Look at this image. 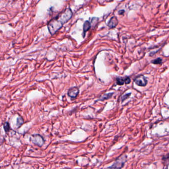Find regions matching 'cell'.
Instances as JSON below:
<instances>
[{
	"mask_svg": "<svg viewBox=\"0 0 169 169\" xmlns=\"http://www.w3.org/2000/svg\"><path fill=\"white\" fill-rule=\"evenodd\" d=\"M131 94H132L130 93H128V94H125L123 95V96H121V97L120 98V99H119L120 101L122 102H124V101L128 99L130 97Z\"/></svg>",
	"mask_w": 169,
	"mask_h": 169,
	"instance_id": "cell-10",
	"label": "cell"
},
{
	"mask_svg": "<svg viewBox=\"0 0 169 169\" xmlns=\"http://www.w3.org/2000/svg\"><path fill=\"white\" fill-rule=\"evenodd\" d=\"M32 141L34 144L39 146H41L43 145L44 143V139L41 135H35L32 136Z\"/></svg>",
	"mask_w": 169,
	"mask_h": 169,
	"instance_id": "cell-4",
	"label": "cell"
},
{
	"mask_svg": "<svg viewBox=\"0 0 169 169\" xmlns=\"http://www.w3.org/2000/svg\"><path fill=\"white\" fill-rule=\"evenodd\" d=\"M114 93H108V94H106L104 95L100 99V101H104V100H108L110 98H111L112 96L113 95Z\"/></svg>",
	"mask_w": 169,
	"mask_h": 169,
	"instance_id": "cell-9",
	"label": "cell"
},
{
	"mask_svg": "<svg viewBox=\"0 0 169 169\" xmlns=\"http://www.w3.org/2000/svg\"><path fill=\"white\" fill-rule=\"evenodd\" d=\"M162 59L161 58H157V59H154L151 61V63L154 64H159L162 63Z\"/></svg>",
	"mask_w": 169,
	"mask_h": 169,
	"instance_id": "cell-11",
	"label": "cell"
},
{
	"mask_svg": "<svg viewBox=\"0 0 169 169\" xmlns=\"http://www.w3.org/2000/svg\"><path fill=\"white\" fill-rule=\"evenodd\" d=\"M131 80L129 77H125L124 78L122 77H118L116 79V83L118 85H123L124 84H129L131 83Z\"/></svg>",
	"mask_w": 169,
	"mask_h": 169,
	"instance_id": "cell-5",
	"label": "cell"
},
{
	"mask_svg": "<svg viewBox=\"0 0 169 169\" xmlns=\"http://www.w3.org/2000/svg\"><path fill=\"white\" fill-rule=\"evenodd\" d=\"M4 130H5L6 132H8L10 131V124L8 122H6L4 124Z\"/></svg>",
	"mask_w": 169,
	"mask_h": 169,
	"instance_id": "cell-13",
	"label": "cell"
},
{
	"mask_svg": "<svg viewBox=\"0 0 169 169\" xmlns=\"http://www.w3.org/2000/svg\"><path fill=\"white\" fill-rule=\"evenodd\" d=\"M135 82L137 86L140 87H145L147 84V80L143 75L137 77L135 79Z\"/></svg>",
	"mask_w": 169,
	"mask_h": 169,
	"instance_id": "cell-3",
	"label": "cell"
},
{
	"mask_svg": "<svg viewBox=\"0 0 169 169\" xmlns=\"http://www.w3.org/2000/svg\"><path fill=\"white\" fill-rule=\"evenodd\" d=\"M126 160V155L123 156L120 158H119L114 163V164L112 166V167H110V169H118L121 168L123 166L124 163H125Z\"/></svg>",
	"mask_w": 169,
	"mask_h": 169,
	"instance_id": "cell-2",
	"label": "cell"
},
{
	"mask_svg": "<svg viewBox=\"0 0 169 169\" xmlns=\"http://www.w3.org/2000/svg\"><path fill=\"white\" fill-rule=\"evenodd\" d=\"M124 13V10H120L118 11V14L119 15H122L123 13Z\"/></svg>",
	"mask_w": 169,
	"mask_h": 169,
	"instance_id": "cell-14",
	"label": "cell"
},
{
	"mask_svg": "<svg viewBox=\"0 0 169 169\" xmlns=\"http://www.w3.org/2000/svg\"><path fill=\"white\" fill-rule=\"evenodd\" d=\"M24 123V121L23 119L21 117H18L17 119V127L19 128Z\"/></svg>",
	"mask_w": 169,
	"mask_h": 169,
	"instance_id": "cell-12",
	"label": "cell"
},
{
	"mask_svg": "<svg viewBox=\"0 0 169 169\" xmlns=\"http://www.w3.org/2000/svg\"><path fill=\"white\" fill-rule=\"evenodd\" d=\"M91 28V24L90 23L89 21H86L83 24V34H84V36L83 37H84L85 34L86 33V32H87V31H88L90 28Z\"/></svg>",
	"mask_w": 169,
	"mask_h": 169,
	"instance_id": "cell-8",
	"label": "cell"
},
{
	"mask_svg": "<svg viewBox=\"0 0 169 169\" xmlns=\"http://www.w3.org/2000/svg\"><path fill=\"white\" fill-rule=\"evenodd\" d=\"M118 20L117 18L115 17H113L111 18L110 21L107 24V25L108 27H109L110 28H113L118 25Z\"/></svg>",
	"mask_w": 169,
	"mask_h": 169,
	"instance_id": "cell-7",
	"label": "cell"
},
{
	"mask_svg": "<svg viewBox=\"0 0 169 169\" xmlns=\"http://www.w3.org/2000/svg\"><path fill=\"white\" fill-rule=\"evenodd\" d=\"M78 94H79V90L76 87H72L69 89L68 92V96L72 99L76 98Z\"/></svg>",
	"mask_w": 169,
	"mask_h": 169,
	"instance_id": "cell-6",
	"label": "cell"
},
{
	"mask_svg": "<svg viewBox=\"0 0 169 169\" xmlns=\"http://www.w3.org/2000/svg\"><path fill=\"white\" fill-rule=\"evenodd\" d=\"M72 16V11L68 8L62 12L56 17L51 20L47 25L50 33L52 35L55 34L71 18Z\"/></svg>",
	"mask_w": 169,
	"mask_h": 169,
	"instance_id": "cell-1",
	"label": "cell"
}]
</instances>
